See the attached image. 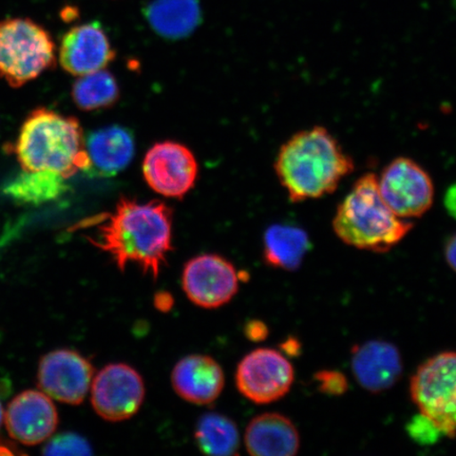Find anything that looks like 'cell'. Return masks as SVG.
<instances>
[{
	"mask_svg": "<svg viewBox=\"0 0 456 456\" xmlns=\"http://www.w3.org/2000/svg\"><path fill=\"white\" fill-rule=\"evenodd\" d=\"M91 243L111 256L124 272L133 264L157 281L173 249V210L159 201L141 203L122 198Z\"/></svg>",
	"mask_w": 456,
	"mask_h": 456,
	"instance_id": "1",
	"label": "cell"
},
{
	"mask_svg": "<svg viewBox=\"0 0 456 456\" xmlns=\"http://www.w3.org/2000/svg\"><path fill=\"white\" fill-rule=\"evenodd\" d=\"M275 170L290 201L299 203L333 193L354 171V161L327 128L315 126L285 142Z\"/></svg>",
	"mask_w": 456,
	"mask_h": 456,
	"instance_id": "2",
	"label": "cell"
},
{
	"mask_svg": "<svg viewBox=\"0 0 456 456\" xmlns=\"http://www.w3.org/2000/svg\"><path fill=\"white\" fill-rule=\"evenodd\" d=\"M14 152L22 169L51 171L65 179L90 168L77 119L45 108L28 114L14 144Z\"/></svg>",
	"mask_w": 456,
	"mask_h": 456,
	"instance_id": "3",
	"label": "cell"
},
{
	"mask_svg": "<svg viewBox=\"0 0 456 456\" xmlns=\"http://www.w3.org/2000/svg\"><path fill=\"white\" fill-rule=\"evenodd\" d=\"M412 228V222L399 218L385 203L373 173L355 182L333 219V230L342 242L379 254L396 247Z\"/></svg>",
	"mask_w": 456,
	"mask_h": 456,
	"instance_id": "4",
	"label": "cell"
},
{
	"mask_svg": "<svg viewBox=\"0 0 456 456\" xmlns=\"http://www.w3.org/2000/svg\"><path fill=\"white\" fill-rule=\"evenodd\" d=\"M55 44L28 19L0 21V78L20 88L55 66Z\"/></svg>",
	"mask_w": 456,
	"mask_h": 456,
	"instance_id": "5",
	"label": "cell"
},
{
	"mask_svg": "<svg viewBox=\"0 0 456 456\" xmlns=\"http://www.w3.org/2000/svg\"><path fill=\"white\" fill-rule=\"evenodd\" d=\"M410 396L419 412L448 437L456 436V352L428 359L410 381Z\"/></svg>",
	"mask_w": 456,
	"mask_h": 456,
	"instance_id": "6",
	"label": "cell"
},
{
	"mask_svg": "<svg viewBox=\"0 0 456 456\" xmlns=\"http://www.w3.org/2000/svg\"><path fill=\"white\" fill-rule=\"evenodd\" d=\"M381 198L403 219L419 218L435 202V184L426 169L412 159H393L379 178Z\"/></svg>",
	"mask_w": 456,
	"mask_h": 456,
	"instance_id": "7",
	"label": "cell"
},
{
	"mask_svg": "<svg viewBox=\"0 0 456 456\" xmlns=\"http://www.w3.org/2000/svg\"><path fill=\"white\" fill-rule=\"evenodd\" d=\"M144 398V381L138 370L128 364H108L95 375L91 385L94 411L111 423L133 418Z\"/></svg>",
	"mask_w": 456,
	"mask_h": 456,
	"instance_id": "8",
	"label": "cell"
},
{
	"mask_svg": "<svg viewBox=\"0 0 456 456\" xmlns=\"http://www.w3.org/2000/svg\"><path fill=\"white\" fill-rule=\"evenodd\" d=\"M292 364L281 352L256 349L245 356L237 368L236 385L241 395L259 404L279 401L294 383Z\"/></svg>",
	"mask_w": 456,
	"mask_h": 456,
	"instance_id": "9",
	"label": "cell"
},
{
	"mask_svg": "<svg viewBox=\"0 0 456 456\" xmlns=\"http://www.w3.org/2000/svg\"><path fill=\"white\" fill-rule=\"evenodd\" d=\"M182 287L192 304L204 309H216L238 293V273L224 256L200 255L185 265Z\"/></svg>",
	"mask_w": 456,
	"mask_h": 456,
	"instance_id": "10",
	"label": "cell"
},
{
	"mask_svg": "<svg viewBox=\"0 0 456 456\" xmlns=\"http://www.w3.org/2000/svg\"><path fill=\"white\" fill-rule=\"evenodd\" d=\"M94 378V368L87 358L73 350H56L39 362L38 386L54 401L82 403L87 397Z\"/></svg>",
	"mask_w": 456,
	"mask_h": 456,
	"instance_id": "11",
	"label": "cell"
},
{
	"mask_svg": "<svg viewBox=\"0 0 456 456\" xmlns=\"http://www.w3.org/2000/svg\"><path fill=\"white\" fill-rule=\"evenodd\" d=\"M198 170L192 152L179 142L170 141L151 147L142 163L147 184L167 198H183L195 185Z\"/></svg>",
	"mask_w": 456,
	"mask_h": 456,
	"instance_id": "12",
	"label": "cell"
},
{
	"mask_svg": "<svg viewBox=\"0 0 456 456\" xmlns=\"http://www.w3.org/2000/svg\"><path fill=\"white\" fill-rule=\"evenodd\" d=\"M4 425L13 440L34 446L48 440L59 425L56 408L43 391L21 392L4 411Z\"/></svg>",
	"mask_w": 456,
	"mask_h": 456,
	"instance_id": "13",
	"label": "cell"
},
{
	"mask_svg": "<svg viewBox=\"0 0 456 456\" xmlns=\"http://www.w3.org/2000/svg\"><path fill=\"white\" fill-rule=\"evenodd\" d=\"M114 56L110 38L98 22L73 27L61 39V66L74 77L104 69Z\"/></svg>",
	"mask_w": 456,
	"mask_h": 456,
	"instance_id": "14",
	"label": "cell"
},
{
	"mask_svg": "<svg viewBox=\"0 0 456 456\" xmlns=\"http://www.w3.org/2000/svg\"><path fill=\"white\" fill-rule=\"evenodd\" d=\"M351 355L353 374L369 392L389 390L402 378L401 352L391 342L370 340L353 347Z\"/></svg>",
	"mask_w": 456,
	"mask_h": 456,
	"instance_id": "15",
	"label": "cell"
},
{
	"mask_svg": "<svg viewBox=\"0 0 456 456\" xmlns=\"http://www.w3.org/2000/svg\"><path fill=\"white\" fill-rule=\"evenodd\" d=\"M171 384L184 401L195 404L212 403L224 391V370L214 358L190 355L182 358L171 373Z\"/></svg>",
	"mask_w": 456,
	"mask_h": 456,
	"instance_id": "16",
	"label": "cell"
},
{
	"mask_svg": "<svg viewBox=\"0 0 456 456\" xmlns=\"http://www.w3.org/2000/svg\"><path fill=\"white\" fill-rule=\"evenodd\" d=\"M245 446L255 456H294L300 448L299 432L287 416L261 414L248 424Z\"/></svg>",
	"mask_w": 456,
	"mask_h": 456,
	"instance_id": "17",
	"label": "cell"
},
{
	"mask_svg": "<svg viewBox=\"0 0 456 456\" xmlns=\"http://www.w3.org/2000/svg\"><path fill=\"white\" fill-rule=\"evenodd\" d=\"M90 159L89 173L112 176L126 168L134 155V136L118 126L94 131L86 139Z\"/></svg>",
	"mask_w": 456,
	"mask_h": 456,
	"instance_id": "18",
	"label": "cell"
},
{
	"mask_svg": "<svg viewBox=\"0 0 456 456\" xmlns=\"http://www.w3.org/2000/svg\"><path fill=\"white\" fill-rule=\"evenodd\" d=\"M265 264L275 269L297 271L311 248L310 237L301 227L275 224L267 228L264 239Z\"/></svg>",
	"mask_w": 456,
	"mask_h": 456,
	"instance_id": "19",
	"label": "cell"
},
{
	"mask_svg": "<svg viewBox=\"0 0 456 456\" xmlns=\"http://www.w3.org/2000/svg\"><path fill=\"white\" fill-rule=\"evenodd\" d=\"M145 14L153 30L169 39L190 36L201 22L198 0H155Z\"/></svg>",
	"mask_w": 456,
	"mask_h": 456,
	"instance_id": "20",
	"label": "cell"
},
{
	"mask_svg": "<svg viewBox=\"0 0 456 456\" xmlns=\"http://www.w3.org/2000/svg\"><path fill=\"white\" fill-rule=\"evenodd\" d=\"M65 178L51 171L24 170L4 187V193L14 202L42 205L54 201L67 191Z\"/></svg>",
	"mask_w": 456,
	"mask_h": 456,
	"instance_id": "21",
	"label": "cell"
},
{
	"mask_svg": "<svg viewBox=\"0 0 456 456\" xmlns=\"http://www.w3.org/2000/svg\"><path fill=\"white\" fill-rule=\"evenodd\" d=\"M196 443L210 455H235L240 448V436L235 421L219 413H208L198 421Z\"/></svg>",
	"mask_w": 456,
	"mask_h": 456,
	"instance_id": "22",
	"label": "cell"
},
{
	"mask_svg": "<svg viewBox=\"0 0 456 456\" xmlns=\"http://www.w3.org/2000/svg\"><path fill=\"white\" fill-rule=\"evenodd\" d=\"M116 78L110 72L99 70L79 77L72 88V98L79 110L93 111L110 107L118 99Z\"/></svg>",
	"mask_w": 456,
	"mask_h": 456,
	"instance_id": "23",
	"label": "cell"
},
{
	"mask_svg": "<svg viewBox=\"0 0 456 456\" xmlns=\"http://www.w3.org/2000/svg\"><path fill=\"white\" fill-rule=\"evenodd\" d=\"M45 454L49 455H90L93 450L87 440L74 433H65L53 438L45 446Z\"/></svg>",
	"mask_w": 456,
	"mask_h": 456,
	"instance_id": "24",
	"label": "cell"
},
{
	"mask_svg": "<svg viewBox=\"0 0 456 456\" xmlns=\"http://www.w3.org/2000/svg\"><path fill=\"white\" fill-rule=\"evenodd\" d=\"M407 432L411 440L415 443L427 446L440 440L443 433L432 423L424 414L419 413L409 421Z\"/></svg>",
	"mask_w": 456,
	"mask_h": 456,
	"instance_id": "25",
	"label": "cell"
},
{
	"mask_svg": "<svg viewBox=\"0 0 456 456\" xmlns=\"http://www.w3.org/2000/svg\"><path fill=\"white\" fill-rule=\"evenodd\" d=\"M315 381L319 391L330 396H340L345 395L349 387L344 373L339 370H323L315 374Z\"/></svg>",
	"mask_w": 456,
	"mask_h": 456,
	"instance_id": "26",
	"label": "cell"
},
{
	"mask_svg": "<svg viewBox=\"0 0 456 456\" xmlns=\"http://www.w3.org/2000/svg\"><path fill=\"white\" fill-rule=\"evenodd\" d=\"M245 335L249 340L259 342L269 336V328L264 322L252 321L245 326Z\"/></svg>",
	"mask_w": 456,
	"mask_h": 456,
	"instance_id": "27",
	"label": "cell"
},
{
	"mask_svg": "<svg viewBox=\"0 0 456 456\" xmlns=\"http://www.w3.org/2000/svg\"><path fill=\"white\" fill-rule=\"evenodd\" d=\"M444 252L448 265L456 272V233L448 238L446 244H444Z\"/></svg>",
	"mask_w": 456,
	"mask_h": 456,
	"instance_id": "28",
	"label": "cell"
},
{
	"mask_svg": "<svg viewBox=\"0 0 456 456\" xmlns=\"http://www.w3.org/2000/svg\"><path fill=\"white\" fill-rule=\"evenodd\" d=\"M155 306L159 312L167 313L174 306V298L167 292H159L155 296Z\"/></svg>",
	"mask_w": 456,
	"mask_h": 456,
	"instance_id": "29",
	"label": "cell"
},
{
	"mask_svg": "<svg viewBox=\"0 0 456 456\" xmlns=\"http://www.w3.org/2000/svg\"><path fill=\"white\" fill-rule=\"evenodd\" d=\"M444 205L448 214L456 220V183L450 186L444 193Z\"/></svg>",
	"mask_w": 456,
	"mask_h": 456,
	"instance_id": "30",
	"label": "cell"
},
{
	"mask_svg": "<svg viewBox=\"0 0 456 456\" xmlns=\"http://www.w3.org/2000/svg\"><path fill=\"white\" fill-rule=\"evenodd\" d=\"M282 349L289 355L298 354L300 351V344L296 339H289L282 345Z\"/></svg>",
	"mask_w": 456,
	"mask_h": 456,
	"instance_id": "31",
	"label": "cell"
},
{
	"mask_svg": "<svg viewBox=\"0 0 456 456\" xmlns=\"http://www.w3.org/2000/svg\"><path fill=\"white\" fill-rule=\"evenodd\" d=\"M4 424V410L2 403H0V428Z\"/></svg>",
	"mask_w": 456,
	"mask_h": 456,
	"instance_id": "32",
	"label": "cell"
}]
</instances>
